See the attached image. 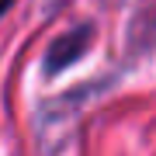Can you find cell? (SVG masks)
I'll list each match as a JSON object with an SVG mask.
<instances>
[{
	"mask_svg": "<svg viewBox=\"0 0 156 156\" xmlns=\"http://www.w3.org/2000/svg\"><path fill=\"white\" fill-rule=\"evenodd\" d=\"M90 42H94V31L90 28H73L62 38H56L49 45V56H45V73H62L66 66H73L90 49Z\"/></svg>",
	"mask_w": 156,
	"mask_h": 156,
	"instance_id": "6da1fadb",
	"label": "cell"
},
{
	"mask_svg": "<svg viewBox=\"0 0 156 156\" xmlns=\"http://www.w3.org/2000/svg\"><path fill=\"white\" fill-rule=\"evenodd\" d=\"M11 4H14V0H0V17H4L7 11H11Z\"/></svg>",
	"mask_w": 156,
	"mask_h": 156,
	"instance_id": "7a4b0ae2",
	"label": "cell"
}]
</instances>
